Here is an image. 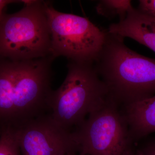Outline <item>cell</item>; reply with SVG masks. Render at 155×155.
I'll use <instances>...</instances> for the list:
<instances>
[{
  "label": "cell",
  "mask_w": 155,
  "mask_h": 155,
  "mask_svg": "<svg viewBox=\"0 0 155 155\" xmlns=\"http://www.w3.org/2000/svg\"><path fill=\"white\" fill-rule=\"evenodd\" d=\"M54 59L51 56L25 61L0 58V135L51 114Z\"/></svg>",
  "instance_id": "obj_1"
},
{
  "label": "cell",
  "mask_w": 155,
  "mask_h": 155,
  "mask_svg": "<svg viewBox=\"0 0 155 155\" xmlns=\"http://www.w3.org/2000/svg\"><path fill=\"white\" fill-rule=\"evenodd\" d=\"M124 39L106 31L93 63L109 97L120 107L155 95V59L130 49Z\"/></svg>",
  "instance_id": "obj_2"
},
{
  "label": "cell",
  "mask_w": 155,
  "mask_h": 155,
  "mask_svg": "<svg viewBox=\"0 0 155 155\" xmlns=\"http://www.w3.org/2000/svg\"><path fill=\"white\" fill-rule=\"evenodd\" d=\"M67 74L50 99L51 114L61 127L72 132L110 98L107 87L93 63L69 61Z\"/></svg>",
  "instance_id": "obj_3"
},
{
  "label": "cell",
  "mask_w": 155,
  "mask_h": 155,
  "mask_svg": "<svg viewBox=\"0 0 155 155\" xmlns=\"http://www.w3.org/2000/svg\"><path fill=\"white\" fill-rule=\"evenodd\" d=\"M20 11L0 20V58L13 61L51 56V35L44 2L21 1Z\"/></svg>",
  "instance_id": "obj_4"
},
{
  "label": "cell",
  "mask_w": 155,
  "mask_h": 155,
  "mask_svg": "<svg viewBox=\"0 0 155 155\" xmlns=\"http://www.w3.org/2000/svg\"><path fill=\"white\" fill-rule=\"evenodd\" d=\"M72 132L80 155H127L135 147L120 107L110 98Z\"/></svg>",
  "instance_id": "obj_5"
},
{
  "label": "cell",
  "mask_w": 155,
  "mask_h": 155,
  "mask_svg": "<svg viewBox=\"0 0 155 155\" xmlns=\"http://www.w3.org/2000/svg\"><path fill=\"white\" fill-rule=\"evenodd\" d=\"M51 35V55L69 61L93 63L101 49L106 31L87 18L56 10L44 2Z\"/></svg>",
  "instance_id": "obj_6"
},
{
  "label": "cell",
  "mask_w": 155,
  "mask_h": 155,
  "mask_svg": "<svg viewBox=\"0 0 155 155\" xmlns=\"http://www.w3.org/2000/svg\"><path fill=\"white\" fill-rule=\"evenodd\" d=\"M21 155H67L78 152L73 134L51 114L33 119L17 131Z\"/></svg>",
  "instance_id": "obj_7"
},
{
  "label": "cell",
  "mask_w": 155,
  "mask_h": 155,
  "mask_svg": "<svg viewBox=\"0 0 155 155\" xmlns=\"http://www.w3.org/2000/svg\"><path fill=\"white\" fill-rule=\"evenodd\" d=\"M107 31L132 38L155 52V17L138 9H131L124 19L111 24Z\"/></svg>",
  "instance_id": "obj_8"
},
{
  "label": "cell",
  "mask_w": 155,
  "mask_h": 155,
  "mask_svg": "<svg viewBox=\"0 0 155 155\" xmlns=\"http://www.w3.org/2000/svg\"><path fill=\"white\" fill-rule=\"evenodd\" d=\"M120 109L134 144L155 132V95Z\"/></svg>",
  "instance_id": "obj_9"
},
{
  "label": "cell",
  "mask_w": 155,
  "mask_h": 155,
  "mask_svg": "<svg viewBox=\"0 0 155 155\" xmlns=\"http://www.w3.org/2000/svg\"><path fill=\"white\" fill-rule=\"evenodd\" d=\"M133 8L131 1L128 0H104L100 1L96 10L99 14L104 17L110 18L118 16L120 21Z\"/></svg>",
  "instance_id": "obj_10"
},
{
  "label": "cell",
  "mask_w": 155,
  "mask_h": 155,
  "mask_svg": "<svg viewBox=\"0 0 155 155\" xmlns=\"http://www.w3.org/2000/svg\"><path fill=\"white\" fill-rule=\"evenodd\" d=\"M0 155H21L17 131L7 130L0 135Z\"/></svg>",
  "instance_id": "obj_11"
},
{
  "label": "cell",
  "mask_w": 155,
  "mask_h": 155,
  "mask_svg": "<svg viewBox=\"0 0 155 155\" xmlns=\"http://www.w3.org/2000/svg\"><path fill=\"white\" fill-rule=\"evenodd\" d=\"M137 149L140 155H155V137L148 140Z\"/></svg>",
  "instance_id": "obj_12"
},
{
  "label": "cell",
  "mask_w": 155,
  "mask_h": 155,
  "mask_svg": "<svg viewBox=\"0 0 155 155\" xmlns=\"http://www.w3.org/2000/svg\"><path fill=\"white\" fill-rule=\"evenodd\" d=\"M139 2V10L155 17V0H140Z\"/></svg>",
  "instance_id": "obj_13"
},
{
  "label": "cell",
  "mask_w": 155,
  "mask_h": 155,
  "mask_svg": "<svg viewBox=\"0 0 155 155\" xmlns=\"http://www.w3.org/2000/svg\"><path fill=\"white\" fill-rule=\"evenodd\" d=\"M17 1H9V0H0V20L2 17L3 14V10L5 6L10 3L14 2Z\"/></svg>",
  "instance_id": "obj_14"
},
{
  "label": "cell",
  "mask_w": 155,
  "mask_h": 155,
  "mask_svg": "<svg viewBox=\"0 0 155 155\" xmlns=\"http://www.w3.org/2000/svg\"><path fill=\"white\" fill-rule=\"evenodd\" d=\"M127 155H140V154L139 153L137 150V149L136 148L134 147Z\"/></svg>",
  "instance_id": "obj_15"
},
{
  "label": "cell",
  "mask_w": 155,
  "mask_h": 155,
  "mask_svg": "<svg viewBox=\"0 0 155 155\" xmlns=\"http://www.w3.org/2000/svg\"><path fill=\"white\" fill-rule=\"evenodd\" d=\"M67 155H76V153H72L69 154H67Z\"/></svg>",
  "instance_id": "obj_16"
}]
</instances>
